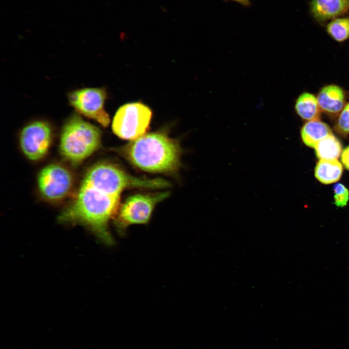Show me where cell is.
Wrapping results in <instances>:
<instances>
[{"mask_svg":"<svg viewBox=\"0 0 349 349\" xmlns=\"http://www.w3.org/2000/svg\"><path fill=\"white\" fill-rule=\"evenodd\" d=\"M120 195L111 194L102 189L86 173L76 196L61 213L62 222L84 225L106 244L114 240L109 230V221L119 207Z\"/></svg>","mask_w":349,"mask_h":349,"instance_id":"cell-1","label":"cell"},{"mask_svg":"<svg viewBox=\"0 0 349 349\" xmlns=\"http://www.w3.org/2000/svg\"><path fill=\"white\" fill-rule=\"evenodd\" d=\"M123 151L132 164L148 172H174L180 164L179 143L161 132L144 134L132 140Z\"/></svg>","mask_w":349,"mask_h":349,"instance_id":"cell-2","label":"cell"},{"mask_svg":"<svg viewBox=\"0 0 349 349\" xmlns=\"http://www.w3.org/2000/svg\"><path fill=\"white\" fill-rule=\"evenodd\" d=\"M101 139V131L98 127L74 114L66 121L63 127L60 151L66 160L78 164L97 150Z\"/></svg>","mask_w":349,"mask_h":349,"instance_id":"cell-3","label":"cell"},{"mask_svg":"<svg viewBox=\"0 0 349 349\" xmlns=\"http://www.w3.org/2000/svg\"><path fill=\"white\" fill-rule=\"evenodd\" d=\"M96 183L109 193L120 195L130 188L162 189L169 187L167 181L160 178L138 177L108 162L95 164L88 171Z\"/></svg>","mask_w":349,"mask_h":349,"instance_id":"cell-4","label":"cell"},{"mask_svg":"<svg viewBox=\"0 0 349 349\" xmlns=\"http://www.w3.org/2000/svg\"><path fill=\"white\" fill-rule=\"evenodd\" d=\"M169 195L168 192L162 191L135 194L127 198L115 215V225L118 233L124 235L131 225L147 223L155 206Z\"/></svg>","mask_w":349,"mask_h":349,"instance_id":"cell-5","label":"cell"},{"mask_svg":"<svg viewBox=\"0 0 349 349\" xmlns=\"http://www.w3.org/2000/svg\"><path fill=\"white\" fill-rule=\"evenodd\" d=\"M152 117L150 108L141 102L125 104L117 111L112 123L113 133L125 140H134L144 135Z\"/></svg>","mask_w":349,"mask_h":349,"instance_id":"cell-6","label":"cell"},{"mask_svg":"<svg viewBox=\"0 0 349 349\" xmlns=\"http://www.w3.org/2000/svg\"><path fill=\"white\" fill-rule=\"evenodd\" d=\"M106 97V91L98 88L76 90L68 95L70 105L78 112L105 127L110 123L109 115L104 109Z\"/></svg>","mask_w":349,"mask_h":349,"instance_id":"cell-7","label":"cell"},{"mask_svg":"<svg viewBox=\"0 0 349 349\" xmlns=\"http://www.w3.org/2000/svg\"><path fill=\"white\" fill-rule=\"evenodd\" d=\"M73 177L66 168L51 164L43 168L38 174L37 183L42 195L50 201L65 197L73 186Z\"/></svg>","mask_w":349,"mask_h":349,"instance_id":"cell-8","label":"cell"},{"mask_svg":"<svg viewBox=\"0 0 349 349\" xmlns=\"http://www.w3.org/2000/svg\"><path fill=\"white\" fill-rule=\"evenodd\" d=\"M52 138V129L48 123L33 121L22 129L19 136L20 147L27 158L37 160L48 152Z\"/></svg>","mask_w":349,"mask_h":349,"instance_id":"cell-9","label":"cell"},{"mask_svg":"<svg viewBox=\"0 0 349 349\" xmlns=\"http://www.w3.org/2000/svg\"><path fill=\"white\" fill-rule=\"evenodd\" d=\"M310 10L314 18L323 23L347 13L349 11V0H312Z\"/></svg>","mask_w":349,"mask_h":349,"instance_id":"cell-10","label":"cell"},{"mask_svg":"<svg viewBox=\"0 0 349 349\" xmlns=\"http://www.w3.org/2000/svg\"><path fill=\"white\" fill-rule=\"evenodd\" d=\"M317 98L320 110L330 114L339 113L344 107V91L336 85H328L323 87Z\"/></svg>","mask_w":349,"mask_h":349,"instance_id":"cell-11","label":"cell"},{"mask_svg":"<svg viewBox=\"0 0 349 349\" xmlns=\"http://www.w3.org/2000/svg\"><path fill=\"white\" fill-rule=\"evenodd\" d=\"M331 134L333 133L329 126L319 119L308 121L301 131L303 143L312 148H315L318 142Z\"/></svg>","mask_w":349,"mask_h":349,"instance_id":"cell-12","label":"cell"},{"mask_svg":"<svg viewBox=\"0 0 349 349\" xmlns=\"http://www.w3.org/2000/svg\"><path fill=\"white\" fill-rule=\"evenodd\" d=\"M342 172V165L337 159H320L315 169L316 178L325 184L337 181Z\"/></svg>","mask_w":349,"mask_h":349,"instance_id":"cell-13","label":"cell"},{"mask_svg":"<svg viewBox=\"0 0 349 349\" xmlns=\"http://www.w3.org/2000/svg\"><path fill=\"white\" fill-rule=\"evenodd\" d=\"M295 109L302 119L308 121L319 119L320 109L317 98L313 94L303 93L297 99Z\"/></svg>","mask_w":349,"mask_h":349,"instance_id":"cell-14","label":"cell"},{"mask_svg":"<svg viewBox=\"0 0 349 349\" xmlns=\"http://www.w3.org/2000/svg\"><path fill=\"white\" fill-rule=\"evenodd\" d=\"M314 148L320 159H337L342 152V145L333 134L320 140Z\"/></svg>","mask_w":349,"mask_h":349,"instance_id":"cell-15","label":"cell"},{"mask_svg":"<svg viewBox=\"0 0 349 349\" xmlns=\"http://www.w3.org/2000/svg\"><path fill=\"white\" fill-rule=\"evenodd\" d=\"M329 35L334 40L342 42L349 38V17L333 19L326 26Z\"/></svg>","mask_w":349,"mask_h":349,"instance_id":"cell-16","label":"cell"},{"mask_svg":"<svg viewBox=\"0 0 349 349\" xmlns=\"http://www.w3.org/2000/svg\"><path fill=\"white\" fill-rule=\"evenodd\" d=\"M334 204L338 207L346 206L349 200V190L342 184L337 183L333 187Z\"/></svg>","mask_w":349,"mask_h":349,"instance_id":"cell-17","label":"cell"},{"mask_svg":"<svg viewBox=\"0 0 349 349\" xmlns=\"http://www.w3.org/2000/svg\"><path fill=\"white\" fill-rule=\"evenodd\" d=\"M335 129L340 134H349V102L342 110L336 124Z\"/></svg>","mask_w":349,"mask_h":349,"instance_id":"cell-18","label":"cell"},{"mask_svg":"<svg viewBox=\"0 0 349 349\" xmlns=\"http://www.w3.org/2000/svg\"><path fill=\"white\" fill-rule=\"evenodd\" d=\"M341 161L345 168L349 170V146L343 151L341 154Z\"/></svg>","mask_w":349,"mask_h":349,"instance_id":"cell-19","label":"cell"},{"mask_svg":"<svg viewBox=\"0 0 349 349\" xmlns=\"http://www.w3.org/2000/svg\"><path fill=\"white\" fill-rule=\"evenodd\" d=\"M226 1H232L236 2H237L240 5L243 6L248 7L249 6L251 5V2L250 1V0H225Z\"/></svg>","mask_w":349,"mask_h":349,"instance_id":"cell-20","label":"cell"}]
</instances>
